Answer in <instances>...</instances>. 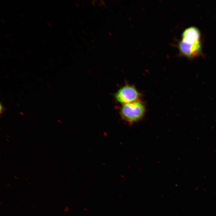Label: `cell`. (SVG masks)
<instances>
[{
  "instance_id": "1",
  "label": "cell",
  "mask_w": 216,
  "mask_h": 216,
  "mask_svg": "<svg viewBox=\"0 0 216 216\" xmlns=\"http://www.w3.org/2000/svg\"><path fill=\"white\" fill-rule=\"evenodd\" d=\"M145 108L143 104L139 101L124 104L120 110L122 118L130 124L140 120L143 116Z\"/></svg>"
},
{
  "instance_id": "2",
  "label": "cell",
  "mask_w": 216,
  "mask_h": 216,
  "mask_svg": "<svg viewBox=\"0 0 216 216\" xmlns=\"http://www.w3.org/2000/svg\"><path fill=\"white\" fill-rule=\"evenodd\" d=\"M179 55L190 59L202 55L201 41L196 43H186L180 40L178 44Z\"/></svg>"
},
{
  "instance_id": "3",
  "label": "cell",
  "mask_w": 216,
  "mask_h": 216,
  "mask_svg": "<svg viewBox=\"0 0 216 216\" xmlns=\"http://www.w3.org/2000/svg\"><path fill=\"white\" fill-rule=\"evenodd\" d=\"M140 96L139 93L134 87L126 85L118 91L115 97L118 102L124 104L136 101Z\"/></svg>"
},
{
  "instance_id": "4",
  "label": "cell",
  "mask_w": 216,
  "mask_h": 216,
  "mask_svg": "<svg viewBox=\"0 0 216 216\" xmlns=\"http://www.w3.org/2000/svg\"><path fill=\"white\" fill-rule=\"evenodd\" d=\"M5 110L3 106V105H2L1 103H0V114H2L3 112V111H4Z\"/></svg>"
},
{
  "instance_id": "5",
  "label": "cell",
  "mask_w": 216,
  "mask_h": 216,
  "mask_svg": "<svg viewBox=\"0 0 216 216\" xmlns=\"http://www.w3.org/2000/svg\"><path fill=\"white\" fill-rule=\"evenodd\" d=\"M101 3H102V4L103 5H104L105 7V8H106L107 9V8H106L107 7H106V6L105 5V3H104V1H103V0L101 1Z\"/></svg>"
},
{
  "instance_id": "6",
  "label": "cell",
  "mask_w": 216,
  "mask_h": 216,
  "mask_svg": "<svg viewBox=\"0 0 216 216\" xmlns=\"http://www.w3.org/2000/svg\"><path fill=\"white\" fill-rule=\"evenodd\" d=\"M93 1V2H91V3H92V4H93V5L94 6V5H95V2H95V1Z\"/></svg>"
},
{
  "instance_id": "7",
  "label": "cell",
  "mask_w": 216,
  "mask_h": 216,
  "mask_svg": "<svg viewBox=\"0 0 216 216\" xmlns=\"http://www.w3.org/2000/svg\"><path fill=\"white\" fill-rule=\"evenodd\" d=\"M99 6L101 7H102V5L100 3L99 4Z\"/></svg>"
},
{
  "instance_id": "8",
  "label": "cell",
  "mask_w": 216,
  "mask_h": 216,
  "mask_svg": "<svg viewBox=\"0 0 216 216\" xmlns=\"http://www.w3.org/2000/svg\"><path fill=\"white\" fill-rule=\"evenodd\" d=\"M48 24L50 26V27H51L52 26H51V24H50L49 23H48Z\"/></svg>"
},
{
  "instance_id": "9",
  "label": "cell",
  "mask_w": 216,
  "mask_h": 216,
  "mask_svg": "<svg viewBox=\"0 0 216 216\" xmlns=\"http://www.w3.org/2000/svg\"><path fill=\"white\" fill-rule=\"evenodd\" d=\"M6 136H7L8 138H10V136H9L8 135H6Z\"/></svg>"
},
{
  "instance_id": "10",
  "label": "cell",
  "mask_w": 216,
  "mask_h": 216,
  "mask_svg": "<svg viewBox=\"0 0 216 216\" xmlns=\"http://www.w3.org/2000/svg\"><path fill=\"white\" fill-rule=\"evenodd\" d=\"M14 177L15 178H16V179H18L17 177H16V176H14Z\"/></svg>"
},
{
  "instance_id": "11",
  "label": "cell",
  "mask_w": 216,
  "mask_h": 216,
  "mask_svg": "<svg viewBox=\"0 0 216 216\" xmlns=\"http://www.w3.org/2000/svg\"><path fill=\"white\" fill-rule=\"evenodd\" d=\"M109 34H110V35L111 36H112V35L111 34V33H110V32H109Z\"/></svg>"
},
{
  "instance_id": "12",
  "label": "cell",
  "mask_w": 216,
  "mask_h": 216,
  "mask_svg": "<svg viewBox=\"0 0 216 216\" xmlns=\"http://www.w3.org/2000/svg\"><path fill=\"white\" fill-rule=\"evenodd\" d=\"M7 185H8V186L10 187H11V186H10V185H9V184H7Z\"/></svg>"
},
{
  "instance_id": "13",
  "label": "cell",
  "mask_w": 216,
  "mask_h": 216,
  "mask_svg": "<svg viewBox=\"0 0 216 216\" xmlns=\"http://www.w3.org/2000/svg\"><path fill=\"white\" fill-rule=\"evenodd\" d=\"M5 36L7 38H8V36L6 34H5Z\"/></svg>"
},
{
  "instance_id": "14",
  "label": "cell",
  "mask_w": 216,
  "mask_h": 216,
  "mask_svg": "<svg viewBox=\"0 0 216 216\" xmlns=\"http://www.w3.org/2000/svg\"><path fill=\"white\" fill-rule=\"evenodd\" d=\"M25 179H26V180H27V181H28V179H27V178H25Z\"/></svg>"
},
{
  "instance_id": "15",
  "label": "cell",
  "mask_w": 216,
  "mask_h": 216,
  "mask_svg": "<svg viewBox=\"0 0 216 216\" xmlns=\"http://www.w3.org/2000/svg\"><path fill=\"white\" fill-rule=\"evenodd\" d=\"M28 52V53H29V54H30V55H32V54H31V53H30V52Z\"/></svg>"
},
{
  "instance_id": "16",
  "label": "cell",
  "mask_w": 216,
  "mask_h": 216,
  "mask_svg": "<svg viewBox=\"0 0 216 216\" xmlns=\"http://www.w3.org/2000/svg\"><path fill=\"white\" fill-rule=\"evenodd\" d=\"M22 202H25V201H23V200L22 201Z\"/></svg>"
},
{
  "instance_id": "17",
  "label": "cell",
  "mask_w": 216,
  "mask_h": 216,
  "mask_svg": "<svg viewBox=\"0 0 216 216\" xmlns=\"http://www.w3.org/2000/svg\"><path fill=\"white\" fill-rule=\"evenodd\" d=\"M33 207H34V208H36V207H35V206H33Z\"/></svg>"
},
{
  "instance_id": "18",
  "label": "cell",
  "mask_w": 216,
  "mask_h": 216,
  "mask_svg": "<svg viewBox=\"0 0 216 216\" xmlns=\"http://www.w3.org/2000/svg\"><path fill=\"white\" fill-rule=\"evenodd\" d=\"M28 183H29V184H31V183H30L29 182H28Z\"/></svg>"
},
{
  "instance_id": "19",
  "label": "cell",
  "mask_w": 216,
  "mask_h": 216,
  "mask_svg": "<svg viewBox=\"0 0 216 216\" xmlns=\"http://www.w3.org/2000/svg\"><path fill=\"white\" fill-rule=\"evenodd\" d=\"M92 46L93 48H94V49H95L94 47V46Z\"/></svg>"
}]
</instances>
